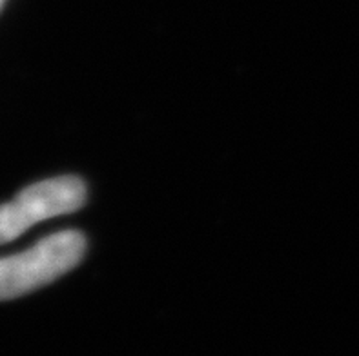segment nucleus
<instances>
[{"label": "nucleus", "mask_w": 359, "mask_h": 356, "mask_svg": "<svg viewBox=\"0 0 359 356\" xmlns=\"http://www.w3.org/2000/svg\"><path fill=\"white\" fill-rule=\"evenodd\" d=\"M86 251L79 231H60L11 257L0 258V300L22 297L77 266Z\"/></svg>", "instance_id": "f257e3e1"}, {"label": "nucleus", "mask_w": 359, "mask_h": 356, "mask_svg": "<svg viewBox=\"0 0 359 356\" xmlns=\"http://www.w3.org/2000/svg\"><path fill=\"white\" fill-rule=\"evenodd\" d=\"M86 185L77 176H59L33 184L0 206V243L11 242L24 231L48 218L82 208Z\"/></svg>", "instance_id": "f03ea898"}, {"label": "nucleus", "mask_w": 359, "mask_h": 356, "mask_svg": "<svg viewBox=\"0 0 359 356\" xmlns=\"http://www.w3.org/2000/svg\"><path fill=\"white\" fill-rule=\"evenodd\" d=\"M2 4H4V0H0V8H2Z\"/></svg>", "instance_id": "7ed1b4c3"}]
</instances>
